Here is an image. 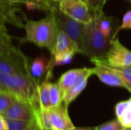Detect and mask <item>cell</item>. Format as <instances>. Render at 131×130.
<instances>
[{"mask_svg": "<svg viewBox=\"0 0 131 130\" xmlns=\"http://www.w3.org/2000/svg\"><path fill=\"white\" fill-rule=\"evenodd\" d=\"M128 103H129V100L121 101L116 104V106H115V114H116L117 118L121 116V115L124 113V111L127 108Z\"/></svg>", "mask_w": 131, "mask_h": 130, "instance_id": "f1b7e54d", "label": "cell"}, {"mask_svg": "<svg viewBox=\"0 0 131 130\" xmlns=\"http://www.w3.org/2000/svg\"><path fill=\"white\" fill-rule=\"evenodd\" d=\"M89 70L90 68L83 67V68L71 69L64 73L60 77L58 81L62 95H64L68 90H69L74 84H76L77 81Z\"/></svg>", "mask_w": 131, "mask_h": 130, "instance_id": "7c38bea8", "label": "cell"}, {"mask_svg": "<svg viewBox=\"0 0 131 130\" xmlns=\"http://www.w3.org/2000/svg\"><path fill=\"white\" fill-rule=\"evenodd\" d=\"M38 84L30 74H5L0 73V85L17 99L27 103L32 109L34 117L36 120L38 119L42 110L39 100Z\"/></svg>", "mask_w": 131, "mask_h": 130, "instance_id": "6da1fadb", "label": "cell"}, {"mask_svg": "<svg viewBox=\"0 0 131 130\" xmlns=\"http://www.w3.org/2000/svg\"><path fill=\"white\" fill-rule=\"evenodd\" d=\"M53 1H54V2H59L58 0H53Z\"/></svg>", "mask_w": 131, "mask_h": 130, "instance_id": "8d00e7d4", "label": "cell"}, {"mask_svg": "<svg viewBox=\"0 0 131 130\" xmlns=\"http://www.w3.org/2000/svg\"><path fill=\"white\" fill-rule=\"evenodd\" d=\"M17 98L8 91H0V114H3Z\"/></svg>", "mask_w": 131, "mask_h": 130, "instance_id": "7402d4cb", "label": "cell"}, {"mask_svg": "<svg viewBox=\"0 0 131 130\" xmlns=\"http://www.w3.org/2000/svg\"><path fill=\"white\" fill-rule=\"evenodd\" d=\"M70 130H96V127H74Z\"/></svg>", "mask_w": 131, "mask_h": 130, "instance_id": "1f68e13d", "label": "cell"}, {"mask_svg": "<svg viewBox=\"0 0 131 130\" xmlns=\"http://www.w3.org/2000/svg\"><path fill=\"white\" fill-rule=\"evenodd\" d=\"M12 4L5 3L0 1V31H7L5 26L6 22L11 23L17 27H24L21 19L15 14V9Z\"/></svg>", "mask_w": 131, "mask_h": 130, "instance_id": "8fae6325", "label": "cell"}, {"mask_svg": "<svg viewBox=\"0 0 131 130\" xmlns=\"http://www.w3.org/2000/svg\"><path fill=\"white\" fill-rule=\"evenodd\" d=\"M124 128H131V97L129 99V103L124 113L117 118Z\"/></svg>", "mask_w": 131, "mask_h": 130, "instance_id": "d4e9b609", "label": "cell"}, {"mask_svg": "<svg viewBox=\"0 0 131 130\" xmlns=\"http://www.w3.org/2000/svg\"><path fill=\"white\" fill-rule=\"evenodd\" d=\"M96 15L97 17L98 21V26L103 34L112 40L114 38V35L117 29V20L113 17H110L105 15L104 11H102L99 15Z\"/></svg>", "mask_w": 131, "mask_h": 130, "instance_id": "9a60e30c", "label": "cell"}, {"mask_svg": "<svg viewBox=\"0 0 131 130\" xmlns=\"http://www.w3.org/2000/svg\"><path fill=\"white\" fill-rule=\"evenodd\" d=\"M74 54L71 53H61V54H51V58L50 59L51 62V66H60L64 64H68L71 63Z\"/></svg>", "mask_w": 131, "mask_h": 130, "instance_id": "44dd1931", "label": "cell"}, {"mask_svg": "<svg viewBox=\"0 0 131 130\" xmlns=\"http://www.w3.org/2000/svg\"><path fill=\"white\" fill-rule=\"evenodd\" d=\"M107 0H88V6L92 15H99Z\"/></svg>", "mask_w": 131, "mask_h": 130, "instance_id": "cb8c5ba5", "label": "cell"}, {"mask_svg": "<svg viewBox=\"0 0 131 130\" xmlns=\"http://www.w3.org/2000/svg\"><path fill=\"white\" fill-rule=\"evenodd\" d=\"M130 1H131V0H130Z\"/></svg>", "mask_w": 131, "mask_h": 130, "instance_id": "ab89813d", "label": "cell"}, {"mask_svg": "<svg viewBox=\"0 0 131 130\" xmlns=\"http://www.w3.org/2000/svg\"><path fill=\"white\" fill-rule=\"evenodd\" d=\"M121 30H131V10H128L125 12V14L123 17L122 24L117 28V29L114 35L113 39H115L117 34Z\"/></svg>", "mask_w": 131, "mask_h": 130, "instance_id": "4316f807", "label": "cell"}, {"mask_svg": "<svg viewBox=\"0 0 131 130\" xmlns=\"http://www.w3.org/2000/svg\"><path fill=\"white\" fill-rule=\"evenodd\" d=\"M0 54H15L17 56H25L20 50L12 44V37L7 31H0Z\"/></svg>", "mask_w": 131, "mask_h": 130, "instance_id": "ac0fdd59", "label": "cell"}, {"mask_svg": "<svg viewBox=\"0 0 131 130\" xmlns=\"http://www.w3.org/2000/svg\"><path fill=\"white\" fill-rule=\"evenodd\" d=\"M0 91H7V90H6L3 87H2V86L0 85Z\"/></svg>", "mask_w": 131, "mask_h": 130, "instance_id": "d6a6232c", "label": "cell"}, {"mask_svg": "<svg viewBox=\"0 0 131 130\" xmlns=\"http://www.w3.org/2000/svg\"><path fill=\"white\" fill-rule=\"evenodd\" d=\"M68 106L64 103L41 110L38 123L41 129L52 130H70L74 127L69 113Z\"/></svg>", "mask_w": 131, "mask_h": 130, "instance_id": "277c9868", "label": "cell"}, {"mask_svg": "<svg viewBox=\"0 0 131 130\" xmlns=\"http://www.w3.org/2000/svg\"><path fill=\"white\" fill-rule=\"evenodd\" d=\"M49 68H53L51 66V62L45 56H40L35 58L31 64L29 65V74L30 75L38 82L39 83L38 79L41 77V76L48 71Z\"/></svg>", "mask_w": 131, "mask_h": 130, "instance_id": "2e32d148", "label": "cell"}, {"mask_svg": "<svg viewBox=\"0 0 131 130\" xmlns=\"http://www.w3.org/2000/svg\"><path fill=\"white\" fill-rule=\"evenodd\" d=\"M49 94L51 107H57L62 103L63 95L58 83L49 82Z\"/></svg>", "mask_w": 131, "mask_h": 130, "instance_id": "ffe728a7", "label": "cell"}, {"mask_svg": "<svg viewBox=\"0 0 131 130\" xmlns=\"http://www.w3.org/2000/svg\"><path fill=\"white\" fill-rule=\"evenodd\" d=\"M94 65H107L112 67L131 66V51L124 47L118 38L111 40V48L104 58H91Z\"/></svg>", "mask_w": 131, "mask_h": 130, "instance_id": "8992f818", "label": "cell"}, {"mask_svg": "<svg viewBox=\"0 0 131 130\" xmlns=\"http://www.w3.org/2000/svg\"><path fill=\"white\" fill-rule=\"evenodd\" d=\"M28 58L15 54H0V73L5 74H29Z\"/></svg>", "mask_w": 131, "mask_h": 130, "instance_id": "ba28073f", "label": "cell"}, {"mask_svg": "<svg viewBox=\"0 0 131 130\" xmlns=\"http://www.w3.org/2000/svg\"><path fill=\"white\" fill-rule=\"evenodd\" d=\"M24 28L25 35L19 38L20 44L31 42L40 48H47L51 54L53 52L59 30L51 11H47L46 16L40 20H27Z\"/></svg>", "mask_w": 131, "mask_h": 130, "instance_id": "7a4b0ae2", "label": "cell"}, {"mask_svg": "<svg viewBox=\"0 0 131 130\" xmlns=\"http://www.w3.org/2000/svg\"><path fill=\"white\" fill-rule=\"evenodd\" d=\"M92 69L93 74L97 75L103 84L110 87H124L127 90V86L121 76L111 67L107 66L95 65Z\"/></svg>", "mask_w": 131, "mask_h": 130, "instance_id": "9c48e42d", "label": "cell"}, {"mask_svg": "<svg viewBox=\"0 0 131 130\" xmlns=\"http://www.w3.org/2000/svg\"><path fill=\"white\" fill-rule=\"evenodd\" d=\"M0 130H8L6 119L0 114Z\"/></svg>", "mask_w": 131, "mask_h": 130, "instance_id": "4dcf8cb0", "label": "cell"}, {"mask_svg": "<svg viewBox=\"0 0 131 130\" xmlns=\"http://www.w3.org/2000/svg\"><path fill=\"white\" fill-rule=\"evenodd\" d=\"M52 69L49 68L47 71L46 76L41 83L38 84V91L41 110H48L51 107L49 94V82L52 77Z\"/></svg>", "mask_w": 131, "mask_h": 130, "instance_id": "e0dca14e", "label": "cell"}, {"mask_svg": "<svg viewBox=\"0 0 131 130\" xmlns=\"http://www.w3.org/2000/svg\"><path fill=\"white\" fill-rule=\"evenodd\" d=\"M81 1H82L83 2H84V3H86L88 5V0H81Z\"/></svg>", "mask_w": 131, "mask_h": 130, "instance_id": "e575fe53", "label": "cell"}, {"mask_svg": "<svg viewBox=\"0 0 131 130\" xmlns=\"http://www.w3.org/2000/svg\"><path fill=\"white\" fill-rule=\"evenodd\" d=\"M100 66H107V65H100ZM107 67H111L121 76V77L124 79V80L125 81L127 86V90L131 93V66L126 67H112L110 66Z\"/></svg>", "mask_w": 131, "mask_h": 130, "instance_id": "603a6c76", "label": "cell"}, {"mask_svg": "<svg viewBox=\"0 0 131 130\" xmlns=\"http://www.w3.org/2000/svg\"><path fill=\"white\" fill-rule=\"evenodd\" d=\"M61 53H71L75 54H79V50L75 42L64 31L59 30L54 48L51 54Z\"/></svg>", "mask_w": 131, "mask_h": 130, "instance_id": "5bb4252c", "label": "cell"}, {"mask_svg": "<svg viewBox=\"0 0 131 130\" xmlns=\"http://www.w3.org/2000/svg\"><path fill=\"white\" fill-rule=\"evenodd\" d=\"M42 130H52V129H43Z\"/></svg>", "mask_w": 131, "mask_h": 130, "instance_id": "74e56055", "label": "cell"}, {"mask_svg": "<svg viewBox=\"0 0 131 130\" xmlns=\"http://www.w3.org/2000/svg\"><path fill=\"white\" fill-rule=\"evenodd\" d=\"M125 129L121 122L117 120H112L104 123L98 126H96V130H124Z\"/></svg>", "mask_w": 131, "mask_h": 130, "instance_id": "484cf974", "label": "cell"}, {"mask_svg": "<svg viewBox=\"0 0 131 130\" xmlns=\"http://www.w3.org/2000/svg\"><path fill=\"white\" fill-rule=\"evenodd\" d=\"M93 75V69L90 68V70L84 74L76 84H74L69 90H68L63 95V102L65 105L69 106L77 97L84 91L86 88L89 77Z\"/></svg>", "mask_w": 131, "mask_h": 130, "instance_id": "4fadbf2b", "label": "cell"}, {"mask_svg": "<svg viewBox=\"0 0 131 130\" xmlns=\"http://www.w3.org/2000/svg\"><path fill=\"white\" fill-rule=\"evenodd\" d=\"M8 130H24L28 125L29 121L27 120H7Z\"/></svg>", "mask_w": 131, "mask_h": 130, "instance_id": "83f0119b", "label": "cell"}, {"mask_svg": "<svg viewBox=\"0 0 131 130\" xmlns=\"http://www.w3.org/2000/svg\"><path fill=\"white\" fill-rule=\"evenodd\" d=\"M111 48V40L106 38L98 26L97 17L86 24L84 33V56L91 58H104Z\"/></svg>", "mask_w": 131, "mask_h": 130, "instance_id": "3957f363", "label": "cell"}, {"mask_svg": "<svg viewBox=\"0 0 131 130\" xmlns=\"http://www.w3.org/2000/svg\"><path fill=\"white\" fill-rule=\"evenodd\" d=\"M45 1H47V2H54L53 0H45Z\"/></svg>", "mask_w": 131, "mask_h": 130, "instance_id": "836d02e7", "label": "cell"}, {"mask_svg": "<svg viewBox=\"0 0 131 130\" xmlns=\"http://www.w3.org/2000/svg\"><path fill=\"white\" fill-rule=\"evenodd\" d=\"M51 11L54 16L58 30L64 31L77 44L79 54L84 55V33L86 24L64 14L60 10L58 4Z\"/></svg>", "mask_w": 131, "mask_h": 130, "instance_id": "5b68a950", "label": "cell"}, {"mask_svg": "<svg viewBox=\"0 0 131 130\" xmlns=\"http://www.w3.org/2000/svg\"><path fill=\"white\" fill-rule=\"evenodd\" d=\"M58 7L64 14L82 23L88 24L93 19L88 5L81 0H61Z\"/></svg>", "mask_w": 131, "mask_h": 130, "instance_id": "52a82bcc", "label": "cell"}, {"mask_svg": "<svg viewBox=\"0 0 131 130\" xmlns=\"http://www.w3.org/2000/svg\"><path fill=\"white\" fill-rule=\"evenodd\" d=\"M2 116L7 120L29 121L34 117V113L27 103L16 99Z\"/></svg>", "mask_w": 131, "mask_h": 130, "instance_id": "30bf717a", "label": "cell"}, {"mask_svg": "<svg viewBox=\"0 0 131 130\" xmlns=\"http://www.w3.org/2000/svg\"><path fill=\"white\" fill-rule=\"evenodd\" d=\"M124 130H131V128H125Z\"/></svg>", "mask_w": 131, "mask_h": 130, "instance_id": "d590c367", "label": "cell"}, {"mask_svg": "<svg viewBox=\"0 0 131 130\" xmlns=\"http://www.w3.org/2000/svg\"><path fill=\"white\" fill-rule=\"evenodd\" d=\"M60 1H61V0H58V2H60Z\"/></svg>", "mask_w": 131, "mask_h": 130, "instance_id": "f35d334b", "label": "cell"}, {"mask_svg": "<svg viewBox=\"0 0 131 130\" xmlns=\"http://www.w3.org/2000/svg\"><path fill=\"white\" fill-rule=\"evenodd\" d=\"M0 1L12 5L15 3L25 4L29 8L40 9L46 12L52 10L54 8V6L58 4V2H49L45 0H0Z\"/></svg>", "mask_w": 131, "mask_h": 130, "instance_id": "d6986e66", "label": "cell"}, {"mask_svg": "<svg viewBox=\"0 0 131 130\" xmlns=\"http://www.w3.org/2000/svg\"><path fill=\"white\" fill-rule=\"evenodd\" d=\"M24 130H42V129L40 126V125L38 124L37 120L35 117H33L30 120V122H29L28 125L27 126V127Z\"/></svg>", "mask_w": 131, "mask_h": 130, "instance_id": "f546056e", "label": "cell"}]
</instances>
